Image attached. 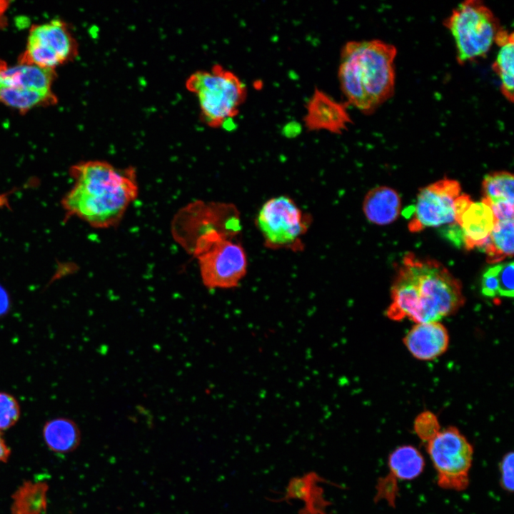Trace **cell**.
<instances>
[{"mask_svg": "<svg viewBox=\"0 0 514 514\" xmlns=\"http://www.w3.org/2000/svg\"><path fill=\"white\" fill-rule=\"evenodd\" d=\"M74 184L63 197L66 216H76L96 228L118 225L137 198L136 171L104 160L79 162L69 168Z\"/></svg>", "mask_w": 514, "mask_h": 514, "instance_id": "6da1fadb", "label": "cell"}, {"mask_svg": "<svg viewBox=\"0 0 514 514\" xmlns=\"http://www.w3.org/2000/svg\"><path fill=\"white\" fill-rule=\"evenodd\" d=\"M390 319L416 323L438 321L464 303L462 286L441 263L413 253L403 258L391 288Z\"/></svg>", "mask_w": 514, "mask_h": 514, "instance_id": "7a4b0ae2", "label": "cell"}, {"mask_svg": "<svg viewBox=\"0 0 514 514\" xmlns=\"http://www.w3.org/2000/svg\"><path fill=\"white\" fill-rule=\"evenodd\" d=\"M397 49L380 39L347 41L340 54L338 79L347 103L372 114L393 94Z\"/></svg>", "mask_w": 514, "mask_h": 514, "instance_id": "3957f363", "label": "cell"}, {"mask_svg": "<svg viewBox=\"0 0 514 514\" xmlns=\"http://www.w3.org/2000/svg\"><path fill=\"white\" fill-rule=\"evenodd\" d=\"M185 87L198 101L201 121L212 128L236 117L247 97L243 81L219 64L190 74Z\"/></svg>", "mask_w": 514, "mask_h": 514, "instance_id": "277c9868", "label": "cell"}, {"mask_svg": "<svg viewBox=\"0 0 514 514\" xmlns=\"http://www.w3.org/2000/svg\"><path fill=\"white\" fill-rule=\"evenodd\" d=\"M233 236L212 231L198 237L188 251L198 261L203 285L210 289L237 286L246 273L247 257Z\"/></svg>", "mask_w": 514, "mask_h": 514, "instance_id": "5b68a950", "label": "cell"}, {"mask_svg": "<svg viewBox=\"0 0 514 514\" xmlns=\"http://www.w3.org/2000/svg\"><path fill=\"white\" fill-rule=\"evenodd\" d=\"M444 25L453 39L458 64L485 57L500 29L498 18L479 0H466L445 19Z\"/></svg>", "mask_w": 514, "mask_h": 514, "instance_id": "8992f818", "label": "cell"}, {"mask_svg": "<svg viewBox=\"0 0 514 514\" xmlns=\"http://www.w3.org/2000/svg\"><path fill=\"white\" fill-rule=\"evenodd\" d=\"M426 450L436 471L438 486L455 491L468 487L474 450L458 428L440 429L426 443Z\"/></svg>", "mask_w": 514, "mask_h": 514, "instance_id": "52a82bcc", "label": "cell"}, {"mask_svg": "<svg viewBox=\"0 0 514 514\" xmlns=\"http://www.w3.org/2000/svg\"><path fill=\"white\" fill-rule=\"evenodd\" d=\"M240 230L239 213L234 206L203 201L182 208L171 223L173 238L187 252L198 237L212 231L235 236Z\"/></svg>", "mask_w": 514, "mask_h": 514, "instance_id": "ba28073f", "label": "cell"}, {"mask_svg": "<svg viewBox=\"0 0 514 514\" xmlns=\"http://www.w3.org/2000/svg\"><path fill=\"white\" fill-rule=\"evenodd\" d=\"M309 218L293 199L279 196L263 204L256 223L266 247L298 251L303 248L301 238L308 228Z\"/></svg>", "mask_w": 514, "mask_h": 514, "instance_id": "9c48e42d", "label": "cell"}, {"mask_svg": "<svg viewBox=\"0 0 514 514\" xmlns=\"http://www.w3.org/2000/svg\"><path fill=\"white\" fill-rule=\"evenodd\" d=\"M78 54L79 44L69 25L60 19H53L30 28L18 63L55 70L73 61Z\"/></svg>", "mask_w": 514, "mask_h": 514, "instance_id": "30bf717a", "label": "cell"}, {"mask_svg": "<svg viewBox=\"0 0 514 514\" xmlns=\"http://www.w3.org/2000/svg\"><path fill=\"white\" fill-rule=\"evenodd\" d=\"M459 183L443 179L422 188L408 223L411 232L426 228L456 223V200L460 195Z\"/></svg>", "mask_w": 514, "mask_h": 514, "instance_id": "8fae6325", "label": "cell"}, {"mask_svg": "<svg viewBox=\"0 0 514 514\" xmlns=\"http://www.w3.org/2000/svg\"><path fill=\"white\" fill-rule=\"evenodd\" d=\"M303 122L309 131H325L338 134L347 129L351 119L345 104L315 89L307 102Z\"/></svg>", "mask_w": 514, "mask_h": 514, "instance_id": "7c38bea8", "label": "cell"}, {"mask_svg": "<svg viewBox=\"0 0 514 514\" xmlns=\"http://www.w3.org/2000/svg\"><path fill=\"white\" fill-rule=\"evenodd\" d=\"M404 344L410 353L419 360H433L447 349L449 336L439 322L417 323L406 334Z\"/></svg>", "mask_w": 514, "mask_h": 514, "instance_id": "4fadbf2b", "label": "cell"}, {"mask_svg": "<svg viewBox=\"0 0 514 514\" xmlns=\"http://www.w3.org/2000/svg\"><path fill=\"white\" fill-rule=\"evenodd\" d=\"M495 223L490 206L472 202L457 221L463 233V246L468 250L483 248Z\"/></svg>", "mask_w": 514, "mask_h": 514, "instance_id": "5bb4252c", "label": "cell"}, {"mask_svg": "<svg viewBox=\"0 0 514 514\" xmlns=\"http://www.w3.org/2000/svg\"><path fill=\"white\" fill-rule=\"evenodd\" d=\"M55 70L17 63L9 66L0 59V86L23 87L49 91L56 79Z\"/></svg>", "mask_w": 514, "mask_h": 514, "instance_id": "9a60e30c", "label": "cell"}, {"mask_svg": "<svg viewBox=\"0 0 514 514\" xmlns=\"http://www.w3.org/2000/svg\"><path fill=\"white\" fill-rule=\"evenodd\" d=\"M400 205V198L394 189L378 186L370 190L366 195L363 211L370 222L387 225L397 219Z\"/></svg>", "mask_w": 514, "mask_h": 514, "instance_id": "2e32d148", "label": "cell"}, {"mask_svg": "<svg viewBox=\"0 0 514 514\" xmlns=\"http://www.w3.org/2000/svg\"><path fill=\"white\" fill-rule=\"evenodd\" d=\"M514 34L503 27L499 30L495 44L498 46L492 69L500 81V89L505 99L513 102Z\"/></svg>", "mask_w": 514, "mask_h": 514, "instance_id": "e0dca14e", "label": "cell"}, {"mask_svg": "<svg viewBox=\"0 0 514 514\" xmlns=\"http://www.w3.org/2000/svg\"><path fill=\"white\" fill-rule=\"evenodd\" d=\"M57 103L53 91H43L23 87L0 86V104L21 114Z\"/></svg>", "mask_w": 514, "mask_h": 514, "instance_id": "ac0fdd59", "label": "cell"}, {"mask_svg": "<svg viewBox=\"0 0 514 514\" xmlns=\"http://www.w3.org/2000/svg\"><path fill=\"white\" fill-rule=\"evenodd\" d=\"M388 477L397 482L417 478L423 471L425 460L422 453L410 445H400L388 455Z\"/></svg>", "mask_w": 514, "mask_h": 514, "instance_id": "d6986e66", "label": "cell"}, {"mask_svg": "<svg viewBox=\"0 0 514 514\" xmlns=\"http://www.w3.org/2000/svg\"><path fill=\"white\" fill-rule=\"evenodd\" d=\"M46 445L56 453H69L76 449L80 442V431L76 423L66 418L47 422L43 429Z\"/></svg>", "mask_w": 514, "mask_h": 514, "instance_id": "ffe728a7", "label": "cell"}, {"mask_svg": "<svg viewBox=\"0 0 514 514\" xmlns=\"http://www.w3.org/2000/svg\"><path fill=\"white\" fill-rule=\"evenodd\" d=\"M513 219L495 221L494 227L482 249L489 263H500L513 256Z\"/></svg>", "mask_w": 514, "mask_h": 514, "instance_id": "44dd1931", "label": "cell"}, {"mask_svg": "<svg viewBox=\"0 0 514 514\" xmlns=\"http://www.w3.org/2000/svg\"><path fill=\"white\" fill-rule=\"evenodd\" d=\"M48 485L44 482H25L13 495L12 514H42L46 510Z\"/></svg>", "mask_w": 514, "mask_h": 514, "instance_id": "7402d4cb", "label": "cell"}, {"mask_svg": "<svg viewBox=\"0 0 514 514\" xmlns=\"http://www.w3.org/2000/svg\"><path fill=\"white\" fill-rule=\"evenodd\" d=\"M482 201H514L513 176L507 171H496L487 174L482 183Z\"/></svg>", "mask_w": 514, "mask_h": 514, "instance_id": "603a6c76", "label": "cell"}, {"mask_svg": "<svg viewBox=\"0 0 514 514\" xmlns=\"http://www.w3.org/2000/svg\"><path fill=\"white\" fill-rule=\"evenodd\" d=\"M20 415V408L16 398L12 395L0 393V430L13 426Z\"/></svg>", "mask_w": 514, "mask_h": 514, "instance_id": "cb8c5ba5", "label": "cell"}, {"mask_svg": "<svg viewBox=\"0 0 514 514\" xmlns=\"http://www.w3.org/2000/svg\"><path fill=\"white\" fill-rule=\"evenodd\" d=\"M417 435L425 443L432 439L440 430L437 417L430 411L419 414L414 422Z\"/></svg>", "mask_w": 514, "mask_h": 514, "instance_id": "d4e9b609", "label": "cell"}, {"mask_svg": "<svg viewBox=\"0 0 514 514\" xmlns=\"http://www.w3.org/2000/svg\"><path fill=\"white\" fill-rule=\"evenodd\" d=\"M499 286V296L513 298L514 291L513 262L495 265Z\"/></svg>", "mask_w": 514, "mask_h": 514, "instance_id": "484cf974", "label": "cell"}, {"mask_svg": "<svg viewBox=\"0 0 514 514\" xmlns=\"http://www.w3.org/2000/svg\"><path fill=\"white\" fill-rule=\"evenodd\" d=\"M513 452L505 453L500 462V484L502 488L508 493H513L514 487L513 480Z\"/></svg>", "mask_w": 514, "mask_h": 514, "instance_id": "4316f807", "label": "cell"}, {"mask_svg": "<svg viewBox=\"0 0 514 514\" xmlns=\"http://www.w3.org/2000/svg\"><path fill=\"white\" fill-rule=\"evenodd\" d=\"M398 491L397 482L386 475L378 480L376 498L378 500H385L389 505L393 507L395 506Z\"/></svg>", "mask_w": 514, "mask_h": 514, "instance_id": "83f0119b", "label": "cell"}, {"mask_svg": "<svg viewBox=\"0 0 514 514\" xmlns=\"http://www.w3.org/2000/svg\"><path fill=\"white\" fill-rule=\"evenodd\" d=\"M481 290L483 294L487 297L495 298L499 296V286L495 266L490 267L484 273L481 281Z\"/></svg>", "mask_w": 514, "mask_h": 514, "instance_id": "f1b7e54d", "label": "cell"}, {"mask_svg": "<svg viewBox=\"0 0 514 514\" xmlns=\"http://www.w3.org/2000/svg\"><path fill=\"white\" fill-rule=\"evenodd\" d=\"M484 203H487L491 208L495 221L513 219V202L498 201Z\"/></svg>", "mask_w": 514, "mask_h": 514, "instance_id": "f546056e", "label": "cell"}, {"mask_svg": "<svg viewBox=\"0 0 514 514\" xmlns=\"http://www.w3.org/2000/svg\"><path fill=\"white\" fill-rule=\"evenodd\" d=\"M10 1L0 0V30L4 29L7 24L6 12L9 8Z\"/></svg>", "mask_w": 514, "mask_h": 514, "instance_id": "4dcf8cb0", "label": "cell"}, {"mask_svg": "<svg viewBox=\"0 0 514 514\" xmlns=\"http://www.w3.org/2000/svg\"><path fill=\"white\" fill-rule=\"evenodd\" d=\"M10 449L0 433V462H6L10 455Z\"/></svg>", "mask_w": 514, "mask_h": 514, "instance_id": "1f68e13d", "label": "cell"}, {"mask_svg": "<svg viewBox=\"0 0 514 514\" xmlns=\"http://www.w3.org/2000/svg\"><path fill=\"white\" fill-rule=\"evenodd\" d=\"M8 305V298L5 291L0 287V313L5 311Z\"/></svg>", "mask_w": 514, "mask_h": 514, "instance_id": "d6a6232c", "label": "cell"}]
</instances>
